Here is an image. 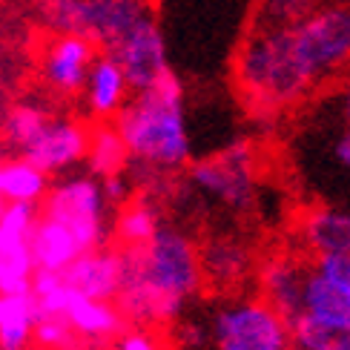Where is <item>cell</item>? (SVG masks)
<instances>
[{"mask_svg":"<svg viewBox=\"0 0 350 350\" xmlns=\"http://www.w3.org/2000/svg\"><path fill=\"white\" fill-rule=\"evenodd\" d=\"M350 72V3L330 0L290 26H256L236 55V86L261 124L336 83Z\"/></svg>","mask_w":350,"mask_h":350,"instance_id":"cell-1","label":"cell"},{"mask_svg":"<svg viewBox=\"0 0 350 350\" xmlns=\"http://www.w3.org/2000/svg\"><path fill=\"white\" fill-rule=\"evenodd\" d=\"M121 250L115 308L126 325L172 327L204 290L198 241L178 224H161L138 247Z\"/></svg>","mask_w":350,"mask_h":350,"instance_id":"cell-2","label":"cell"},{"mask_svg":"<svg viewBox=\"0 0 350 350\" xmlns=\"http://www.w3.org/2000/svg\"><path fill=\"white\" fill-rule=\"evenodd\" d=\"M112 124L129 152V167L138 175L158 181L193 161L184 83L172 69L147 90L129 95Z\"/></svg>","mask_w":350,"mask_h":350,"instance_id":"cell-3","label":"cell"},{"mask_svg":"<svg viewBox=\"0 0 350 350\" xmlns=\"http://www.w3.org/2000/svg\"><path fill=\"white\" fill-rule=\"evenodd\" d=\"M207 350H293L290 322L258 293H224L204 304Z\"/></svg>","mask_w":350,"mask_h":350,"instance_id":"cell-4","label":"cell"},{"mask_svg":"<svg viewBox=\"0 0 350 350\" xmlns=\"http://www.w3.org/2000/svg\"><path fill=\"white\" fill-rule=\"evenodd\" d=\"M38 21L49 35H78L104 52L141 14L150 0H38Z\"/></svg>","mask_w":350,"mask_h":350,"instance_id":"cell-5","label":"cell"},{"mask_svg":"<svg viewBox=\"0 0 350 350\" xmlns=\"http://www.w3.org/2000/svg\"><path fill=\"white\" fill-rule=\"evenodd\" d=\"M189 184L198 196L230 213H250L258 201V155L250 141H232L218 152L189 161Z\"/></svg>","mask_w":350,"mask_h":350,"instance_id":"cell-6","label":"cell"},{"mask_svg":"<svg viewBox=\"0 0 350 350\" xmlns=\"http://www.w3.org/2000/svg\"><path fill=\"white\" fill-rule=\"evenodd\" d=\"M38 210L40 215H49L64 227H69L83 250L109 244L112 207L104 196L100 178H95L92 172L64 175V178L49 184Z\"/></svg>","mask_w":350,"mask_h":350,"instance_id":"cell-7","label":"cell"},{"mask_svg":"<svg viewBox=\"0 0 350 350\" xmlns=\"http://www.w3.org/2000/svg\"><path fill=\"white\" fill-rule=\"evenodd\" d=\"M104 52H109L115 61H118L133 92L147 90V86H152L158 78H164L172 69L164 32L152 12L141 14V18Z\"/></svg>","mask_w":350,"mask_h":350,"instance_id":"cell-8","label":"cell"},{"mask_svg":"<svg viewBox=\"0 0 350 350\" xmlns=\"http://www.w3.org/2000/svg\"><path fill=\"white\" fill-rule=\"evenodd\" d=\"M301 310L322 322L350 327V253L310 256Z\"/></svg>","mask_w":350,"mask_h":350,"instance_id":"cell-9","label":"cell"},{"mask_svg":"<svg viewBox=\"0 0 350 350\" xmlns=\"http://www.w3.org/2000/svg\"><path fill=\"white\" fill-rule=\"evenodd\" d=\"M86 144H90V126L69 115H49V121L40 126V133L23 147L21 158L35 164L46 175H66L83 164Z\"/></svg>","mask_w":350,"mask_h":350,"instance_id":"cell-10","label":"cell"},{"mask_svg":"<svg viewBox=\"0 0 350 350\" xmlns=\"http://www.w3.org/2000/svg\"><path fill=\"white\" fill-rule=\"evenodd\" d=\"M98 46L78 35H49L40 52V81L61 98H75L83 90Z\"/></svg>","mask_w":350,"mask_h":350,"instance_id":"cell-11","label":"cell"},{"mask_svg":"<svg viewBox=\"0 0 350 350\" xmlns=\"http://www.w3.org/2000/svg\"><path fill=\"white\" fill-rule=\"evenodd\" d=\"M201 253V270H204V284L221 287V290H236L244 282H250L256 275V250L253 244L232 236V232H221V236H210L204 244H198Z\"/></svg>","mask_w":350,"mask_h":350,"instance_id":"cell-12","label":"cell"},{"mask_svg":"<svg viewBox=\"0 0 350 350\" xmlns=\"http://www.w3.org/2000/svg\"><path fill=\"white\" fill-rule=\"evenodd\" d=\"M310 258H301L293 253H275L256 265V287L258 296L267 299L287 322L301 313V293L304 279H308Z\"/></svg>","mask_w":350,"mask_h":350,"instance_id":"cell-13","label":"cell"},{"mask_svg":"<svg viewBox=\"0 0 350 350\" xmlns=\"http://www.w3.org/2000/svg\"><path fill=\"white\" fill-rule=\"evenodd\" d=\"M296 241L310 256L350 253V204H310L296 221Z\"/></svg>","mask_w":350,"mask_h":350,"instance_id":"cell-14","label":"cell"},{"mask_svg":"<svg viewBox=\"0 0 350 350\" xmlns=\"http://www.w3.org/2000/svg\"><path fill=\"white\" fill-rule=\"evenodd\" d=\"M61 279L81 296L112 301L121 282V250L115 244L83 250L66 270H61Z\"/></svg>","mask_w":350,"mask_h":350,"instance_id":"cell-15","label":"cell"},{"mask_svg":"<svg viewBox=\"0 0 350 350\" xmlns=\"http://www.w3.org/2000/svg\"><path fill=\"white\" fill-rule=\"evenodd\" d=\"M81 95L92 121H112L126 104V98L133 95V90H129V81L124 75V69L118 66V61L109 52L98 49V55L90 64V72H86Z\"/></svg>","mask_w":350,"mask_h":350,"instance_id":"cell-16","label":"cell"},{"mask_svg":"<svg viewBox=\"0 0 350 350\" xmlns=\"http://www.w3.org/2000/svg\"><path fill=\"white\" fill-rule=\"evenodd\" d=\"M64 319L83 342H92L100 347H109V342L126 327V319L115 308V301L81 296L72 287H69V299L64 308Z\"/></svg>","mask_w":350,"mask_h":350,"instance_id":"cell-17","label":"cell"},{"mask_svg":"<svg viewBox=\"0 0 350 350\" xmlns=\"http://www.w3.org/2000/svg\"><path fill=\"white\" fill-rule=\"evenodd\" d=\"M29 250H32L38 270L61 273L83 253V247L75 236H72L69 227H64L61 221H55V218H49V215L38 213L32 236H29Z\"/></svg>","mask_w":350,"mask_h":350,"instance_id":"cell-18","label":"cell"},{"mask_svg":"<svg viewBox=\"0 0 350 350\" xmlns=\"http://www.w3.org/2000/svg\"><path fill=\"white\" fill-rule=\"evenodd\" d=\"M164 224L161 207L152 196H133L124 201L121 207H115L112 215V227H109V239L115 247H138L147 241L152 232Z\"/></svg>","mask_w":350,"mask_h":350,"instance_id":"cell-19","label":"cell"},{"mask_svg":"<svg viewBox=\"0 0 350 350\" xmlns=\"http://www.w3.org/2000/svg\"><path fill=\"white\" fill-rule=\"evenodd\" d=\"M38 325V301L32 290L0 293V350H29Z\"/></svg>","mask_w":350,"mask_h":350,"instance_id":"cell-20","label":"cell"},{"mask_svg":"<svg viewBox=\"0 0 350 350\" xmlns=\"http://www.w3.org/2000/svg\"><path fill=\"white\" fill-rule=\"evenodd\" d=\"M83 164L86 172H92L95 178H107V175L129 170V152L112 121H95L90 126V144H86Z\"/></svg>","mask_w":350,"mask_h":350,"instance_id":"cell-21","label":"cell"},{"mask_svg":"<svg viewBox=\"0 0 350 350\" xmlns=\"http://www.w3.org/2000/svg\"><path fill=\"white\" fill-rule=\"evenodd\" d=\"M49 184H52V175L38 170L35 164H29L21 155L9 158V161L3 158V164H0V196L6 201L40 204Z\"/></svg>","mask_w":350,"mask_h":350,"instance_id":"cell-22","label":"cell"},{"mask_svg":"<svg viewBox=\"0 0 350 350\" xmlns=\"http://www.w3.org/2000/svg\"><path fill=\"white\" fill-rule=\"evenodd\" d=\"M49 115L52 109L40 104V100H18V104H12L3 112V118H0V144L14 155H21L26 144L49 121Z\"/></svg>","mask_w":350,"mask_h":350,"instance_id":"cell-23","label":"cell"},{"mask_svg":"<svg viewBox=\"0 0 350 350\" xmlns=\"http://www.w3.org/2000/svg\"><path fill=\"white\" fill-rule=\"evenodd\" d=\"M290 342L293 350H350V327L322 322L301 310L290 319Z\"/></svg>","mask_w":350,"mask_h":350,"instance_id":"cell-24","label":"cell"},{"mask_svg":"<svg viewBox=\"0 0 350 350\" xmlns=\"http://www.w3.org/2000/svg\"><path fill=\"white\" fill-rule=\"evenodd\" d=\"M35 258L29 241L0 244V293H23L32 290L35 279Z\"/></svg>","mask_w":350,"mask_h":350,"instance_id":"cell-25","label":"cell"},{"mask_svg":"<svg viewBox=\"0 0 350 350\" xmlns=\"http://www.w3.org/2000/svg\"><path fill=\"white\" fill-rule=\"evenodd\" d=\"M35 345H40L43 350H109L92 342H83L75 330L66 325L64 316H38L35 325Z\"/></svg>","mask_w":350,"mask_h":350,"instance_id":"cell-26","label":"cell"},{"mask_svg":"<svg viewBox=\"0 0 350 350\" xmlns=\"http://www.w3.org/2000/svg\"><path fill=\"white\" fill-rule=\"evenodd\" d=\"M325 0H261L258 3V23L261 26H290L322 6Z\"/></svg>","mask_w":350,"mask_h":350,"instance_id":"cell-27","label":"cell"},{"mask_svg":"<svg viewBox=\"0 0 350 350\" xmlns=\"http://www.w3.org/2000/svg\"><path fill=\"white\" fill-rule=\"evenodd\" d=\"M109 350H170L161 327H144V325H126L118 336L109 342Z\"/></svg>","mask_w":350,"mask_h":350,"instance_id":"cell-28","label":"cell"},{"mask_svg":"<svg viewBox=\"0 0 350 350\" xmlns=\"http://www.w3.org/2000/svg\"><path fill=\"white\" fill-rule=\"evenodd\" d=\"M322 100H325V107L336 115V121L350 129V72L345 78H339V83L333 86Z\"/></svg>","mask_w":350,"mask_h":350,"instance_id":"cell-29","label":"cell"},{"mask_svg":"<svg viewBox=\"0 0 350 350\" xmlns=\"http://www.w3.org/2000/svg\"><path fill=\"white\" fill-rule=\"evenodd\" d=\"M100 187H104V196L109 201V207H121L124 201H129L135 196V184L129 178L126 172H115V175H107V178H100Z\"/></svg>","mask_w":350,"mask_h":350,"instance_id":"cell-30","label":"cell"},{"mask_svg":"<svg viewBox=\"0 0 350 350\" xmlns=\"http://www.w3.org/2000/svg\"><path fill=\"white\" fill-rule=\"evenodd\" d=\"M6 204H9V201H6L3 196H0V213H3V210H6Z\"/></svg>","mask_w":350,"mask_h":350,"instance_id":"cell-31","label":"cell"},{"mask_svg":"<svg viewBox=\"0 0 350 350\" xmlns=\"http://www.w3.org/2000/svg\"><path fill=\"white\" fill-rule=\"evenodd\" d=\"M0 164H3V150H0Z\"/></svg>","mask_w":350,"mask_h":350,"instance_id":"cell-32","label":"cell"},{"mask_svg":"<svg viewBox=\"0 0 350 350\" xmlns=\"http://www.w3.org/2000/svg\"><path fill=\"white\" fill-rule=\"evenodd\" d=\"M345 3H350V0H345Z\"/></svg>","mask_w":350,"mask_h":350,"instance_id":"cell-33","label":"cell"}]
</instances>
